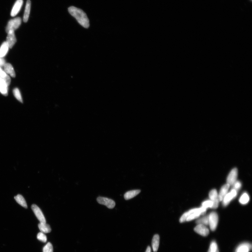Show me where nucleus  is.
Here are the masks:
<instances>
[{
    "label": "nucleus",
    "instance_id": "nucleus-1",
    "mask_svg": "<svg viewBox=\"0 0 252 252\" xmlns=\"http://www.w3.org/2000/svg\"><path fill=\"white\" fill-rule=\"evenodd\" d=\"M68 10L70 15L76 19L81 26L86 29L89 28L90 24L89 19L82 10L72 6L69 8Z\"/></svg>",
    "mask_w": 252,
    "mask_h": 252
},
{
    "label": "nucleus",
    "instance_id": "nucleus-2",
    "mask_svg": "<svg viewBox=\"0 0 252 252\" xmlns=\"http://www.w3.org/2000/svg\"><path fill=\"white\" fill-rule=\"evenodd\" d=\"M206 210L202 207L192 209L183 214L180 218V222L183 223L185 221H190L199 218L200 215H204Z\"/></svg>",
    "mask_w": 252,
    "mask_h": 252
},
{
    "label": "nucleus",
    "instance_id": "nucleus-3",
    "mask_svg": "<svg viewBox=\"0 0 252 252\" xmlns=\"http://www.w3.org/2000/svg\"><path fill=\"white\" fill-rule=\"evenodd\" d=\"M21 19L20 17L15 18L10 20L6 27V31L7 33L10 31H15L18 29L21 25Z\"/></svg>",
    "mask_w": 252,
    "mask_h": 252
},
{
    "label": "nucleus",
    "instance_id": "nucleus-4",
    "mask_svg": "<svg viewBox=\"0 0 252 252\" xmlns=\"http://www.w3.org/2000/svg\"><path fill=\"white\" fill-rule=\"evenodd\" d=\"M209 215V225L210 230L214 231L217 227L219 217L217 213L214 212H211Z\"/></svg>",
    "mask_w": 252,
    "mask_h": 252
},
{
    "label": "nucleus",
    "instance_id": "nucleus-5",
    "mask_svg": "<svg viewBox=\"0 0 252 252\" xmlns=\"http://www.w3.org/2000/svg\"><path fill=\"white\" fill-rule=\"evenodd\" d=\"M97 200L99 204L105 205L109 209H113L115 206V202L113 200L107 197H99Z\"/></svg>",
    "mask_w": 252,
    "mask_h": 252
},
{
    "label": "nucleus",
    "instance_id": "nucleus-6",
    "mask_svg": "<svg viewBox=\"0 0 252 252\" xmlns=\"http://www.w3.org/2000/svg\"><path fill=\"white\" fill-rule=\"evenodd\" d=\"M237 191L232 188L229 193H228L223 200V205L224 206H226L230 201L237 197Z\"/></svg>",
    "mask_w": 252,
    "mask_h": 252
},
{
    "label": "nucleus",
    "instance_id": "nucleus-7",
    "mask_svg": "<svg viewBox=\"0 0 252 252\" xmlns=\"http://www.w3.org/2000/svg\"><path fill=\"white\" fill-rule=\"evenodd\" d=\"M32 209L33 210L35 215L41 223H46V220L45 216L40 209L36 205H32L31 206Z\"/></svg>",
    "mask_w": 252,
    "mask_h": 252
},
{
    "label": "nucleus",
    "instance_id": "nucleus-8",
    "mask_svg": "<svg viewBox=\"0 0 252 252\" xmlns=\"http://www.w3.org/2000/svg\"><path fill=\"white\" fill-rule=\"evenodd\" d=\"M238 176V170L236 168L232 169L227 178V183L230 186H232L237 181Z\"/></svg>",
    "mask_w": 252,
    "mask_h": 252
},
{
    "label": "nucleus",
    "instance_id": "nucleus-9",
    "mask_svg": "<svg viewBox=\"0 0 252 252\" xmlns=\"http://www.w3.org/2000/svg\"><path fill=\"white\" fill-rule=\"evenodd\" d=\"M210 200L213 203L212 208L216 209L218 207L219 202L217 191L215 189L211 190L209 194Z\"/></svg>",
    "mask_w": 252,
    "mask_h": 252
},
{
    "label": "nucleus",
    "instance_id": "nucleus-10",
    "mask_svg": "<svg viewBox=\"0 0 252 252\" xmlns=\"http://www.w3.org/2000/svg\"><path fill=\"white\" fill-rule=\"evenodd\" d=\"M194 230L197 233L203 237H207L210 233L209 230L204 225L197 224L194 228Z\"/></svg>",
    "mask_w": 252,
    "mask_h": 252
},
{
    "label": "nucleus",
    "instance_id": "nucleus-11",
    "mask_svg": "<svg viewBox=\"0 0 252 252\" xmlns=\"http://www.w3.org/2000/svg\"><path fill=\"white\" fill-rule=\"evenodd\" d=\"M7 42L10 48H11L15 45L17 39H16L14 31H10L7 33Z\"/></svg>",
    "mask_w": 252,
    "mask_h": 252
},
{
    "label": "nucleus",
    "instance_id": "nucleus-12",
    "mask_svg": "<svg viewBox=\"0 0 252 252\" xmlns=\"http://www.w3.org/2000/svg\"><path fill=\"white\" fill-rule=\"evenodd\" d=\"M23 3V0H17L16 1L11 13V15L12 17H15L18 14L22 7Z\"/></svg>",
    "mask_w": 252,
    "mask_h": 252
},
{
    "label": "nucleus",
    "instance_id": "nucleus-13",
    "mask_svg": "<svg viewBox=\"0 0 252 252\" xmlns=\"http://www.w3.org/2000/svg\"><path fill=\"white\" fill-rule=\"evenodd\" d=\"M230 186L227 183L222 187L219 193L218 194L219 199V201H223V199L228 192Z\"/></svg>",
    "mask_w": 252,
    "mask_h": 252
},
{
    "label": "nucleus",
    "instance_id": "nucleus-14",
    "mask_svg": "<svg viewBox=\"0 0 252 252\" xmlns=\"http://www.w3.org/2000/svg\"><path fill=\"white\" fill-rule=\"evenodd\" d=\"M251 249V245L248 243L241 244L238 246L235 252H249Z\"/></svg>",
    "mask_w": 252,
    "mask_h": 252
},
{
    "label": "nucleus",
    "instance_id": "nucleus-15",
    "mask_svg": "<svg viewBox=\"0 0 252 252\" xmlns=\"http://www.w3.org/2000/svg\"><path fill=\"white\" fill-rule=\"evenodd\" d=\"M31 7V2L29 0L27 1L25 8V12H24L23 21L24 22L26 23L28 21L30 12Z\"/></svg>",
    "mask_w": 252,
    "mask_h": 252
},
{
    "label": "nucleus",
    "instance_id": "nucleus-16",
    "mask_svg": "<svg viewBox=\"0 0 252 252\" xmlns=\"http://www.w3.org/2000/svg\"><path fill=\"white\" fill-rule=\"evenodd\" d=\"M4 71L5 73L9 74L13 77H15V74L12 65L9 63H6L4 66Z\"/></svg>",
    "mask_w": 252,
    "mask_h": 252
},
{
    "label": "nucleus",
    "instance_id": "nucleus-17",
    "mask_svg": "<svg viewBox=\"0 0 252 252\" xmlns=\"http://www.w3.org/2000/svg\"><path fill=\"white\" fill-rule=\"evenodd\" d=\"M8 86L5 81L0 77V92L5 96L8 95Z\"/></svg>",
    "mask_w": 252,
    "mask_h": 252
},
{
    "label": "nucleus",
    "instance_id": "nucleus-18",
    "mask_svg": "<svg viewBox=\"0 0 252 252\" xmlns=\"http://www.w3.org/2000/svg\"><path fill=\"white\" fill-rule=\"evenodd\" d=\"M140 192V190H134L127 192L124 194V198L126 200L130 199L137 196Z\"/></svg>",
    "mask_w": 252,
    "mask_h": 252
},
{
    "label": "nucleus",
    "instance_id": "nucleus-19",
    "mask_svg": "<svg viewBox=\"0 0 252 252\" xmlns=\"http://www.w3.org/2000/svg\"><path fill=\"white\" fill-rule=\"evenodd\" d=\"M38 227L40 231L44 234L50 233L51 231L50 226L46 223H40L38 224Z\"/></svg>",
    "mask_w": 252,
    "mask_h": 252
},
{
    "label": "nucleus",
    "instance_id": "nucleus-20",
    "mask_svg": "<svg viewBox=\"0 0 252 252\" xmlns=\"http://www.w3.org/2000/svg\"><path fill=\"white\" fill-rule=\"evenodd\" d=\"M159 237L158 235L154 236L152 240V247L154 252L158 251L159 245Z\"/></svg>",
    "mask_w": 252,
    "mask_h": 252
},
{
    "label": "nucleus",
    "instance_id": "nucleus-21",
    "mask_svg": "<svg viewBox=\"0 0 252 252\" xmlns=\"http://www.w3.org/2000/svg\"><path fill=\"white\" fill-rule=\"evenodd\" d=\"M9 46L6 42L2 43L0 47V57H1L3 58L7 55L9 51Z\"/></svg>",
    "mask_w": 252,
    "mask_h": 252
},
{
    "label": "nucleus",
    "instance_id": "nucleus-22",
    "mask_svg": "<svg viewBox=\"0 0 252 252\" xmlns=\"http://www.w3.org/2000/svg\"><path fill=\"white\" fill-rule=\"evenodd\" d=\"M15 199L16 202L22 207L25 208H28V206H27L25 200L22 196L18 194L15 197Z\"/></svg>",
    "mask_w": 252,
    "mask_h": 252
},
{
    "label": "nucleus",
    "instance_id": "nucleus-23",
    "mask_svg": "<svg viewBox=\"0 0 252 252\" xmlns=\"http://www.w3.org/2000/svg\"><path fill=\"white\" fill-rule=\"evenodd\" d=\"M197 224H201L205 226L209 225V215H206L202 217V218L197 219L196 221Z\"/></svg>",
    "mask_w": 252,
    "mask_h": 252
},
{
    "label": "nucleus",
    "instance_id": "nucleus-24",
    "mask_svg": "<svg viewBox=\"0 0 252 252\" xmlns=\"http://www.w3.org/2000/svg\"><path fill=\"white\" fill-rule=\"evenodd\" d=\"M250 200L249 195L246 193H245L240 197L239 199V202L241 204L245 205L248 203Z\"/></svg>",
    "mask_w": 252,
    "mask_h": 252
},
{
    "label": "nucleus",
    "instance_id": "nucleus-25",
    "mask_svg": "<svg viewBox=\"0 0 252 252\" xmlns=\"http://www.w3.org/2000/svg\"><path fill=\"white\" fill-rule=\"evenodd\" d=\"M13 93L15 98L17 99L18 101L21 103H23L22 97H21L20 92L18 88H15L13 89Z\"/></svg>",
    "mask_w": 252,
    "mask_h": 252
},
{
    "label": "nucleus",
    "instance_id": "nucleus-26",
    "mask_svg": "<svg viewBox=\"0 0 252 252\" xmlns=\"http://www.w3.org/2000/svg\"><path fill=\"white\" fill-rule=\"evenodd\" d=\"M218 245L215 241H212L210 244L208 252H216L218 250Z\"/></svg>",
    "mask_w": 252,
    "mask_h": 252
},
{
    "label": "nucleus",
    "instance_id": "nucleus-27",
    "mask_svg": "<svg viewBox=\"0 0 252 252\" xmlns=\"http://www.w3.org/2000/svg\"><path fill=\"white\" fill-rule=\"evenodd\" d=\"M37 239L41 242L44 243L46 242L47 238L44 233L41 232H39L37 236Z\"/></svg>",
    "mask_w": 252,
    "mask_h": 252
},
{
    "label": "nucleus",
    "instance_id": "nucleus-28",
    "mask_svg": "<svg viewBox=\"0 0 252 252\" xmlns=\"http://www.w3.org/2000/svg\"><path fill=\"white\" fill-rule=\"evenodd\" d=\"M43 252H53L52 244L50 242L48 243L43 248Z\"/></svg>",
    "mask_w": 252,
    "mask_h": 252
},
{
    "label": "nucleus",
    "instance_id": "nucleus-29",
    "mask_svg": "<svg viewBox=\"0 0 252 252\" xmlns=\"http://www.w3.org/2000/svg\"><path fill=\"white\" fill-rule=\"evenodd\" d=\"M202 207L207 209L208 208H212L213 203L210 200H206L202 203Z\"/></svg>",
    "mask_w": 252,
    "mask_h": 252
},
{
    "label": "nucleus",
    "instance_id": "nucleus-30",
    "mask_svg": "<svg viewBox=\"0 0 252 252\" xmlns=\"http://www.w3.org/2000/svg\"><path fill=\"white\" fill-rule=\"evenodd\" d=\"M232 186H233V188L237 191L241 188V186H242V184L240 181L237 180Z\"/></svg>",
    "mask_w": 252,
    "mask_h": 252
},
{
    "label": "nucleus",
    "instance_id": "nucleus-31",
    "mask_svg": "<svg viewBox=\"0 0 252 252\" xmlns=\"http://www.w3.org/2000/svg\"><path fill=\"white\" fill-rule=\"evenodd\" d=\"M6 64L5 61L3 58L0 57V67L4 66V64Z\"/></svg>",
    "mask_w": 252,
    "mask_h": 252
},
{
    "label": "nucleus",
    "instance_id": "nucleus-32",
    "mask_svg": "<svg viewBox=\"0 0 252 252\" xmlns=\"http://www.w3.org/2000/svg\"><path fill=\"white\" fill-rule=\"evenodd\" d=\"M145 252H151V248L150 246H148Z\"/></svg>",
    "mask_w": 252,
    "mask_h": 252
},
{
    "label": "nucleus",
    "instance_id": "nucleus-33",
    "mask_svg": "<svg viewBox=\"0 0 252 252\" xmlns=\"http://www.w3.org/2000/svg\"><path fill=\"white\" fill-rule=\"evenodd\" d=\"M3 70H2V69L1 68V67H0V76H1L2 73V72H3Z\"/></svg>",
    "mask_w": 252,
    "mask_h": 252
}]
</instances>
